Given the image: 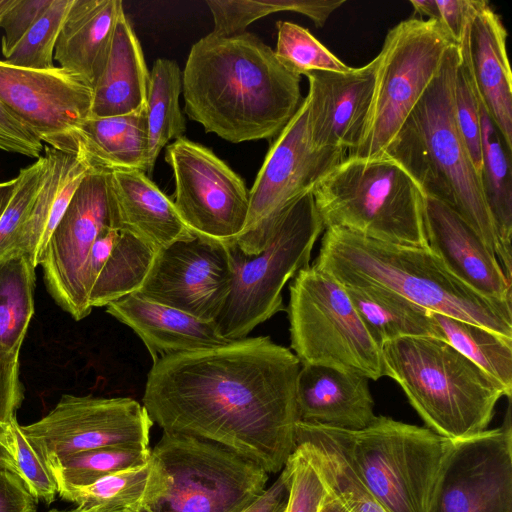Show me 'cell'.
I'll return each instance as SVG.
<instances>
[{"label": "cell", "instance_id": "obj_8", "mask_svg": "<svg viewBox=\"0 0 512 512\" xmlns=\"http://www.w3.org/2000/svg\"><path fill=\"white\" fill-rule=\"evenodd\" d=\"M321 428L387 512H428L452 440L386 416L357 431Z\"/></svg>", "mask_w": 512, "mask_h": 512}, {"label": "cell", "instance_id": "obj_5", "mask_svg": "<svg viewBox=\"0 0 512 512\" xmlns=\"http://www.w3.org/2000/svg\"><path fill=\"white\" fill-rule=\"evenodd\" d=\"M324 229L311 192L261 227L225 243L232 279L215 320L224 338H245L256 326L286 310L283 287L310 265L312 249Z\"/></svg>", "mask_w": 512, "mask_h": 512}, {"label": "cell", "instance_id": "obj_48", "mask_svg": "<svg viewBox=\"0 0 512 512\" xmlns=\"http://www.w3.org/2000/svg\"><path fill=\"white\" fill-rule=\"evenodd\" d=\"M36 502L17 474L0 468V512H36Z\"/></svg>", "mask_w": 512, "mask_h": 512}, {"label": "cell", "instance_id": "obj_20", "mask_svg": "<svg viewBox=\"0 0 512 512\" xmlns=\"http://www.w3.org/2000/svg\"><path fill=\"white\" fill-rule=\"evenodd\" d=\"M507 35L500 16L490 4L472 0L458 48L477 97L512 149V73Z\"/></svg>", "mask_w": 512, "mask_h": 512}, {"label": "cell", "instance_id": "obj_28", "mask_svg": "<svg viewBox=\"0 0 512 512\" xmlns=\"http://www.w3.org/2000/svg\"><path fill=\"white\" fill-rule=\"evenodd\" d=\"M477 101L481 125V185L494 226L495 255L506 278L511 282L512 149L507 146L478 97Z\"/></svg>", "mask_w": 512, "mask_h": 512}, {"label": "cell", "instance_id": "obj_30", "mask_svg": "<svg viewBox=\"0 0 512 512\" xmlns=\"http://www.w3.org/2000/svg\"><path fill=\"white\" fill-rule=\"evenodd\" d=\"M343 287L368 332L381 348L385 343L402 337L443 340L430 310L386 288L374 285Z\"/></svg>", "mask_w": 512, "mask_h": 512}, {"label": "cell", "instance_id": "obj_7", "mask_svg": "<svg viewBox=\"0 0 512 512\" xmlns=\"http://www.w3.org/2000/svg\"><path fill=\"white\" fill-rule=\"evenodd\" d=\"M324 228L399 245L429 247L425 195L394 159L347 156L312 191Z\"/></svg>", "mask_w": 512, "mask_h": 512}, {"label": "cell", "instance_id": "obj_18", "mask_svg": "<svg viewBox=\"0 0 512 512\" xmlns=\"http://www.w3.org/2000/svg\"><path fill=\"white\" fill-rule=\"evenodd\" d=\"M347 156L344 150L314 146L307 126V103L303 99L268 150L249 190L248 217L240 235L261 227L288 205L311 193Z\"/></svg>", "mask_w": 512, "mask_h": 512}, {"label": "cell", "instance_id": "obj_37", "mask_svg": "<svg viewBox=\"0 0 512 512\" xmlns=\"http://www.w3.org/2000/svg\"><path fill=\"white\" fill-rule=\"evenodd\" d=\"M344 0H207L214 28L212 34L233 36L246 32L254 21L269 14L291 11L309 17L316 27H322Z\"/></svg>", "mask_w": 512, "mask_h": 512}, {"label": "cell", "instance_id": "obj_6", "mask_svg": "<svg viewBox=\"0 0 512 512\" xmlns=\"http://www.w3.org/2000/svg\"><path fill=\"white\" fill-rule=\"evenodd\" d=\"M386 376L438 435L460 440L485 430L498 401L511 393L445 340L402 337L382 346Z\"/></svg>", "mask_w": 512, "mask_h": 512}, {"label": "cell", "instance_id": "obj_46", "mask_svg": "<svg viewBox=\"0 0 512 512\" xmlns=\"http://www.w3.org/2000/svg\"><path fill=\"white\" fill-rule=\"evenodd\" d=\"M0 150L38 159L42 141L0 100Z\"/></svg>", "mask_w": 512, "mask_h": 512}, {"label": "cell", "instance_id": "obj_17", "mask_svg": "<svg viewBox=\"0 0 512 512\" xmlns=\"http://www.w3.org/2000/svg\"><path fill=\"white\" fill-rule=\"evenodd\" d=\"M231 264L225 243L195 236L156 251L133 294L196 318L215 321L230 291Z\"/></svg>", "mask_w": 512, "mask_h": 512}, {"label": "cell", "instance_id": "obj_42", "mask_svg": "<svg viewBox=\"0 0 512 512\" xmlns=\"http://www.w3.org/2000/svg\"><path fill=\"white\" fill-rule=\"evenodd\" d=\"M4 445L12 456L15 473L29 492L37 500L52 503L58 494L57 483L45 461L24 434L16 417L6 427Z\"/></svg>", "mask_w": 512, "mask_h": 512}, {"label": "cell", "instance_id": "obj_21", "mask_svg": "<svg viewBox=\"0 0 512 512\" xmlns=\"http://www.w3.org/2000/svg\"><path fill=\"white\" fill-rule=\"evenodd\" d=\"M429 248L459 280L481 295L512 302L511 282L479 235L453 209L425 196Z\"/></svg>", "mask_w": 512, "mask_h": 512}, {"label": "cell", "instance_id": "obj_24", "mask_svg": "<svg viewBox=\"0 0 512 512\" xmlns=\"http://www.w3.org/2000/svg\"><path fill=\"white\" fill-rule=\"evenodd\" d=\"M105 307L107 313L132 329L142 340L153 363L165 356L230 342L220 334L215 321L201 320L133 293Z\"/></svg>", "mask_w": 512, "mask_h": 512}, {"label": "cell", "instance_id": "obj_39", "mask_svg": "<svg viewBox=\"0 0 512 512\" xmlns=\"http://www.w3.org/2000/svg\"><path fill=\"white\" fill-rule=\"evenodd\" d=\"M278 60L297 75L311 71L345 72L351 67L338 59L307 29L289 21H277Z\"/></svg>", "mask_w": 512, "mask_h": 512}, {"label": "cell", "instance_id": "obj_57", "mask_svg": "<svg viewBox=\"0 0 512 512\" xmlns=\"http://www.w3.org/2000/svg\"><path fill=\"white\" fill-rule=\"evenodd\" d=\"M140 512H154V511L149 507H145Z\"/></svg>", "mask_w": 512, "mask_h": 512}, {"label": "cell", "instance_id": "obj_29", "mask_svg": "<svg viewBox=\"0 0 512 512\" xmlns=\"http://www.w3.org/2000/svg\"><path fill=\"white\" fill-rule=\"evenodd\" d=\"M146 109L137 112L95 118L81 127L79 153L90 166L108 170H142L148 160Z\"/></svg>", "mask_w": 512, "mask_h": 512}, {"label": "cell", "instance_id": "obj_49", "mask_svg": "<svg viewBox=\"0 0 512 512\" xmlns=\"http://www.w3.org/2000/svg\"><path fill=\"white\" fill-rule=\"evenodd\" d=\"M119 236L120 231L110 226L103 228L97 236L89 253L84 269V284L88 296L98 275L100 274L114 246L116 245Z\"/></svg>", "mask_w": 512, "mask_h": 512}, {"label": "cell", "instance_id": "obj_15", "mask_svg": "<svg viewBox=\"0 0 512 512\" xmlns=\"http://www.w3.org/2000/svg\"><path fill=\"white\" fill-rule=\"evenodd\" d=\"M106 226H110L108 169L91 167L46 243L39 264L49 294L75 320L87 317L93 309L84 269L97 236Z\"/></svg>", "mask_w": 512, "mask_h": 512}, {"label": "cell", "instance_id": "obj_51", "mask_svg": "<svg viewBox=\"0 0 512 512\" xmlns=\"http://www.w3.org/2000/svg\"><path fill=\"white\" fill-rule=\"evenodd\" d=\"M289 478L283 467L277 479L241 512H284L288 500Z\"/></svg>", "mask_w": 512, "mask_h": 512}, {"label": "cell", "instance_id": "obj_25", "mask_svg": "<svg viewBox=\"0 0 512 512\" xmlns=\"http://www.w3.org/2000/svg\"><path fill=\"white\" fill-rule=\"evenodd\" d=\"M122 11L120 0H73L55 46L59 67L81 75L94 87Z\"/></svg>", "mask_w": 512, "mask_h": 512}, {"label": "cell", "instance_id": "obj_40", "mask_svg": "<svg viewBox=\"0 0 512 512\" xmlns=\"http://www.w3.org/2000/svg\"><path fill=\"white\" fill-rule=\"evenodd\" d=\"M72 3L73 0H51L5 61L13 66L29 69L55 67L56 42Z\"/></svg>", "mask_w": 512, "mask_h": 512}, {"label": "cell", "instance_id": "obj_12", "mask_svg": "<svg viewBox=\"0 0 512 512\" xmlns=\"http://www.w3.org/2000/svg\"><path fill=\"white\" fill-rule=\"evenodd\" d=\"M175 178L174 206L195 235L222 243L243 231L250 192L243 179L207 147L184 136L166 147Z\"/></svg>", "mask_w": 512, "mask_h": 512}, {"label": "cell", "instance_id": "obj_56", "mask_svg": "<svg viewBox=\"0 0 512 512\" xmlns=\"http://www.w3.org/2000/svg\"><path fill=\"white\" fill-rule=\"evenodd\" d=\"M18 0H0V26L6 14L16 5Z\"/></svg>", "mask_w": 512, "mask_h": 512}, {"label": "cell", "instance_id": "obj_19", "mask_svg": "<svg viewBox=\"0 0 512 512\" xmlns=\"http://www.w3.org/2000/svg\"><path fill=\"white\" fill-rule=\"evenodd\" d=\"M376 57L360 68L345 72L311 71L309 82L307 126L310 139L319 149L353 151L362 138L370 111Z\"/></svg>", "mask_w": 512, "mask_h": 512}, {"label": "cell", "instance_id": "obj_10", "mask_svg": "<svg viewBox=\"0 0 512 512\" xmlns=\"http://www.w3.org/2000/svg\"><path fill=\"white\" fill-rule=\"evenodd\" d=\"M151 456L164 479L154 512H241L269 480L255 462L190 435L163 432Z\"/></svg>", "mask_w": 512, "mask_h": 512}, {"label": "cell", "instance_id": "obj_26", "mask_svg": "<svg viewBox=\"0 0 512 512\" xmlns=\"http://www.w3.org/2000/svg\"><path fill=\"white\" fill-rule=\"evenodd\" d=\"M149 73L141 44L122 11L104 69L93 87L91 117L125 115L146 109Z\"/></svg>", "mask_w": 512, "mask_h": 512}, {"label": "cell", "instance_id": "obj_11", "mask_svg": "<svg viewBox=\"0 0 512 512\" xmlns=\"http://www.w3.org/2000/svg\"><path fill=\"white\" fill-rule=\"evenodd\" d=\"M454 44L435 20L410 18L388 31L376 56L373 98L365 129L348 156H384Z\"/></svg>", "mask_w": 512, "mask_h": 512}, {"label": "cell", "instance_id": "obj_44", "mask_svg": "<svg viewBox=\"0 0 512 512\" xmlns=\"http://www.w3.org/2000/svg\"><path fill=\"white\" fill-rule=\"evenodd\" d=\"M284 468L289 478L284 512H318L327 487L300 445H296Z\"/></svg>", "mask_w": 512, "mask_h": 512}, {"label": "cell", "instance_id": "obj_36", "mask_svg": "<svg viewBox=\"0 0 512 512\" xmlns=\"http://www.w3.org/2000/svg\"><path fill=\"white\" fill-rule=\"evenodd\" d=\"M156 251L131 233L120 232L116 245L90 291V306L103 307L136 292L152 265Z\"/></svg>", "mask_w": 512, "mask_h": 512}, {"label": "cell", "instance_id": "obj_54", "mask_svg": "<svg viewBox=\"0 0 512 512\" xmlns=\"http://www.w3.org/2000/svg\"><path fill=\"white\" fill-rule=\"evenodd\" d=\"M318 512H348L339 500L327 489Z\"/></svg>", "mask_w": 512, "mask_h": 512}, {"label": "cell", "instance_id": "obj_16", "mask_svg": "<svg viewBox=\"0 0 512 512\" xmlns=\"http://www.w3.org/2000/svg\"><path fill=\"white\" fill-rule=\"evenodd\" d=\"M428 512H512L510 405L501 427L452 440Z\"/></svg>", "mask_w": 512, "mask_h": 512}, {"label": "cell", "instance_id": "obj_9", "mask_svg": "<svg viewBox=\"0 0 512 512\" xmlns=\"http://www.w3.org/2000/svg\"><path fill=\"white\" fill-rule=\"evenodd\" d=\"M289 290L290 345L301 365L330 366L374 381L386 376L382 348L336 279L312 264L294 276Z\"/></svg>", "mask_w": 512, "mask_h": 512}, {"label": "cell", "instance_id": "obj_3", "mask_svg": "<svg viewBox=\"0 0 512 512\" xmlns=\"http://www.w3.org/2000/svg\"><path fill=\"white\" fill-rule=\"evenodd\" d=\"M341 285H374L430 311L482 326L512 339V302L485 297L452 274L429 248L325 229L313 263Z\"/></svg>", "mask_w": 512, "mask_h": 512}, {"label": "cell", "instance_id": "obj_43", "mask_svg": "<svg viewBox=\"0 0 512 512\" xmlns=\"http://www.w3.org/2000/svg\"><path fill=\"white\" fill-rule=\"evenodd\" d=\"M453 108L458 130L469 152L472 163L480 174L482 146L478 101L471 76L461 58H459L454 80Z\"/></svg>", "mask_w": 512, "mask_h": 512}, {"label": "cell", "instance_id": "obj_53", "mask_svg": "<svg viewBox=\"0 0 512 512\" xmlns=\"http://www.w3.org/2000/svg\"><path fill=\"white\" fill-rule=\"evenodd\" d=\"M16 177L0 182V217L5 211L15 189Z\"/></svg>", "mask_w": 512, "mask_h": 512}, {"label": "cell", "instance_id": "obj_35", "mask_svg": "<svg viewBox=\"0 0 512 512\" xmlns=\"http://www.w3.org/2000/svg\"><path fill=\"white\" fill-rule=\"evenodd\" d=\"M443 340L512 394V339L482 326L430 311Z\"/></svg>", "mask_w": 512, "mask_h": 512}, {"label": "cell", "instance_id": "obj_50", "mask_svg": "<svg viewBox=\"0 0 512 512\" xmlns=\"http://www.w3.org/2000/svg\"><path fill=\"white\" fill-rule=\"evenodd\" d=\"M472 0H436L438 21L458 44L463 35Z\"/></svg>", "mask_w": 512, "mask_h": 512}, {"label": "cell", "instance_id": "obj_38", "mask_svg": "<svg viewBox=\"0 0 512 512\" xmlns=\"http://www.w3.org/2000/svg\"><path fill=\"white\" fill-rule=\"evenodd\" d=\"M151 449L136 447H102L46 462L57 489L67 485H89L97 480L127 469L146 464Z\"/></svg>", "mask_w": 512, "mask_h": 512}, {"label": "cell", "instance_id": "obj_34", "mask_svg": "<svg viewBox=\"0 0 512 512\" xmlns=\"http://www.w3.org/2000/svg\"><path fill=\"white\" fill-rule=\"evenodd\" d=\"M35 268L26 254L0 263V359H19L34 314Z\"/></svg>", "mask_w": 512, "mask_h": 512}, {"label": "cell", "instance_id": "obj_47", "mask_svg": "<svg viewBox=\"0 0 512 512\" xmlns=\"http://www.w3.org/2000/svg\"><path fill=\"white\" fill-rule=\"evenodd\" d=\"M50 3L51 0H18L6 14L0 26L4 31L1 52L5 58H8Z\"/></svg>", "mask_w": 512, "mask_h": 512}, {"label": "cell", "instance_id": "obj_31", "mask_svg": "<svg viewBox=\"0 0 512 512\" xmlns=\"http://www.w3.org/2000/svg\"><path fill=\"white\" fill-rule=\"evenodd\" d=\"M164 479L157 462L107 475L89 485L58 487V494L78 507H103L122 512H140L160 497Z\"/></svg>", "mask_w": 512, "mask_h": 512}, {"label": "cell", "instance_id": "obj_33", "mask_svg": "<svg viewBox=\"0 0 512 512\" xmlns=\"http://www.w3.org/2000/svg\"><path fill=\"white\" fill-rule=\"evenodd\" d=\"M182 73L176 61L157 59L149 73L146 115L148 160L146 174H152L159 153L169 141L183 137L185 117L180 109Z\"/></svg>", "mask_w": 512, "mask_h": 512}, {"label": "cell", "instance_id": "obj_41", "mask_svg": "<svg viewBox=\"0 0 512 512\" xmlns=\"http://www.w3.org/2000/svg\"><path fill=\"white\" fill-rule=\"evenodd\" d=\"M45 166L41 155L16 176L13 195L0 217V263L17 253V243L36 195Z\"/></svg>", "mask_w": 512, "mask_h": 512}, {"label": "cell", "instance_id": "obj_2", "mask_svg": "<svg viewBox=\"0 0 512 512\" xmlns=\"http://www.w3.org/2000/svg\"><path fill=\"white\" fill-rule=\"evenodd\" d=\"M300 81L257 36L209 33L191 47L182 73L184 110L231 143L271 139L298 110Z\"/></svg>", "mask_w": 512, "mask_h": 512}, {"label": "cell", "instance_id": "obj_14", "mask_svg": "<svg viewBox=\"0 0 512 512\" xmlns=\"http://www.w3.org/2000/svg\"><path fill=\"white\" fill-rule=\"evenodd\" d=\"M0 100L42 143L79 153L93 100V86L81 75L59 66L29 69L0 60Z\"/></svg>", "mask_w": 512, "mask_h": 512}, {"label": "cell", "instance_id": "obj_4", "mask_svg": "<svg viewBox=\"0 0 512 512\" xmlns=\"http://www.w3.org/2000/svg\"><path fill=\"white\" fill-rule=\"evenodd\" d=\"M459 58L458 45L454 44L384 156L397 161L425 196L453 209L495 255V231L480 174L454 116L453 88Z\"/></svg>", "mask_w": 512, "mask_h": 512}, {"label": "cell", "instance_id": "obj_45", "mask_svg": "<svg viewBox=\"0 0 512 512\" xmlns=\"http://www.w3.org/2000/svg\"><path fill=\"white\" fill-rule=\"evenodd\" d=\"M24 398L19 378V359H0V468L15 473L14 463L2 439L8 423L16 417V411ZM16 474V473H15Z\"/></svg>", "mask_w": 512, "mask_h": 512}, {"label": "cell", "instance_id": "obj_27", "mask_svg": "<svg viewBox=\"0 0 512 512\" xmlns=\"http://www.w3.org/2000/svg\"><path fill=\"white\" fill-rule=\"evenodd\" d=\"M45 166L38 193L24 223L17 253L30 257L37 267L52 232L63 216L77 187L91 166L80 154L44 146Z\"/></svg>", "mask_w": 512, "mask_h": 512}, {"label": "cell", "instance_id": "obj_13", "mask_svg": "<svg viewBox=\"0 0 512 512\" xmlns=\"http://www.w3.org/2000/svg\"><path fill=\"white\" fill-rule=\"evenodd\" d=\"M153 424L130 397L64 394L45 416L21 428L46 463L102 447L149 448Z\"/></svg>", "mask_w": 512, "mask_h": 512}, {"label": "cell", "instance_id": "obj_55", "mask_svg": "<svg viewBox=\"0 0 512 512\" xmlns=\"http://www.w3.org/2000/svg\"><path fill=\"white\" fill-rule=\"evenodd\" d=\"M48 512H122V511H116V510H112V509H108V508H103V507H89V508H84V507H78L76 506V508L74 509H70V510H58V509H52Z\"/></svg>", "mask_w": 512, "mask_h": 512}, {"label": "cell", "instance_id": "obj_22", "mask_svg": "<svg viewBox=\"0 0 512 512\" xmlns=\"http://www.w3.org/2000/svg\"><path fill=\"white\" fill-rule=\"evenodd\" d=\"M368 378L319 364L301 365L296 383L298 421L357 431L375 419Z\"/></svg>", "mask_w": 512, "mask_h": 512}, {"label": "cell", "instance_id": "obj_32", "mask_svg": "<svg viewBox=\"0 0 512 512\" xmlns=\"http://www.w3.org/2000/svg\"><path fill=\"white\" fill-rule=\"evenodd\" d=\"M295 438L296 445L303 448L327 489L348 512H387L355 474L321 426L298 421Z\"/></svg>", "mask_w": 512, "mask_h": 512}, {"label": "cell", "instance_id": "obj_1", "mask_svg": "<svg viewBox=\"0 0 512 512\" xmlns=\"http://www.w3.org/2000/svg\"><path fill=\"white\" fill-rule=\"evenodd\" d=\"M301 364L268 336L162 357L142 405L163 432L227 447L276 474L296 448Z\"/></svg>", "mask_w": 512, "mask_h": 512}, {"label": "cell", "instance_id": "obj_23", "mask_svg": "<svg viewBox=\"0 0 512 512\" xmlns=\"http://www.w3.org/2000/svg\"><path fill=\"white\" fill-rule=\"evenodd\" d=\"M110 227L129 232L155 250L195 235L173 200L142 170H108Z\"/></svg>", "mask_w": 512, "mask_h": 512}, {"label": "cell", "instance_id": "obj_52", "mask_svg": "<svg viewBox=\"0 0 512 512\" xmlns=\"http://www.w3.org/2000/svg\"><path fill=\"white\" fill-rule=\"evenodd\" d=\"M410 4L417 14L426 16L429 20L438 21L436 0H411Z\"/></svg>", "mask_w": 512, "mask_h": 512}]
</instances>
